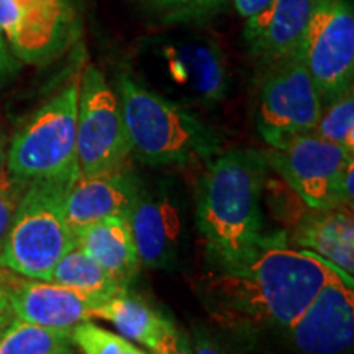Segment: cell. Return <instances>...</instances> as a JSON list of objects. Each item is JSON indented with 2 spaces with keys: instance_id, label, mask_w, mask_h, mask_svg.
Segmentation results:
<instances>
[{
  "instance_id": "obj_1",
  "label": "cell",
  "mask_w": 354,
  "mask_h": 354,
  "mask_svg": "<svg viewBox=\"0 0 354 354\" xmlns=\"http://www.w3.org/2000/svg\"><path fill=\"white\" fill-rule=\"evenodd\" d=\"M335 268L312 251L277 241L245 263L203 277V304L225 325L290 330Z\"/></svg>"
},
{
  "instance_id": "obj_2",
  "label": "cell",
  "mask_w": 354,
  "mask_h": 354,
  "mask_svg": "<svg viewBox=\"0 0 354 354\" xmlns=\"http://www.w3.org/2000/svg\"><path fill=\"white\" fill-rule=\"evenodd\" d=\"M263 153L228 149L207 162L197 184L196 220L207 254L216 268H230L253 258L282 240L264 233Z\"/></svg>"
},
{
  "instance_id": "obj_3",
  "label": "cell",
  "mask_w": 354,
  "mask_h": 354,
  "mask_svg": "<svg viewBox=\"0 0 354 354\" xmlns=\"http://www.w3.org/2000/svg\"><path fill=\"white\" fill-rule=\"evenodd\" d=\"M117 97L131 154L149 166H187L209 162L220 153V135L183 104L159 95L122 73Z\"/></svg>"
},
{
  "instance_id": "obj_4",
  "label": "cell",
  "mask_w": 354,
  "mask_h": 354,
  "mask_svg": "<svg viewBox=\"0 0 354 354\" xmlns=\"http://www.w3.org/2000/svg\"><path fill=\"white\" fill-rule=\"evenodd\" d=\"M74 179L26 184L0 251V266L26 279L48 281L57 261L76 246L64 215Z\"/></svg>"
},
{
  "instance_id": "obj_5",
  "label": "cell",
  "mask_w": 354,
  "mask_h": 354,
  "mask_svg": "<svg viewBox=\"0 0 354 354\" xmlns=\"http://www.w3.org/2000/svg\"><path fill=\"white\" fill-rule=\"evenodd\" d=\"M77 102L79 81L73 79L17 131L6 153L13 179L30 184L77 176Z\"/></svg>"
},
{
  "instance_id": "obj_6",
  "label": "cell",
  "mask_w": 354,
  "mask_h": 354,
  "mask_svg": "<svg viewBox=\"0 0 354 354\" xmlns=\"http://www.w3.org/2000/svg\"><path fill=\"white\" fill-rule=\"evenodd\" d=\"M131 145L117 92L94 66L79 81L76 158L77 174H109L125 169Z\"/></svg>"
},
{
  "instance_id": "obj_7",
  "label": "cell",
  "mask_w": 354,
  "mask_h": 354,
  "mask_svg": "<svg viewBox=\"0 0 354 354\" xmlns=\"http://www.w3.org/2000/svg\"><path fill=\"white\" fill-rule=\"evenodd\" d=\"M322 109L353 88L354 12L351 0H317L299 48Z\"/></svg>"
},
{
  "instance_id": "obj_8",
  "label": "cell",
  "mask_w": 354,
  "mask_h": 354,
  "mask_svg": "<svg viewBox=\"0 0 354 354\" xmlns=\"http://www.w3.org/2000/svg\"><path fill=\"white\" fill-rule=\"evenodd\" d=\"M263 156L310 209H344L342 180L353 154L342 146L305 133L269 146Z\"/></svg>"
},
{
  "instance_id": "obj_9",
  "label": "cell",
  "mask_w": 354,
  "mask_h": 354,
  "mask_svg": "<svg viewBox=\"0 0 354 354\" xmlns=\"http://www.w3.org/2000/svg\"><path fill=\"white\" fill-rule=\"evenodd\" d=\"M320 113V97L299 53L266 64L256 110V127L266 145L312 133Z\"/></svg>"
},
{
  "instance_id": "obj_10",
  "label": "cell",
  "mask_w": 354,
  "mask_h": 354,
  "mask_svg": "<svg viewBox=\"0 0 354 354\" xmlns=\"http://www.w3.org/2000/svg\"><path fill=\"white\" fill-rule=\"evenodd\" d=\"M74 32L76 17L68 0H0V33L25 63L55 59Z\"/></svg>"
},
{
  "instance_id": "obj_11",
  "label": "cell",
  "mask_w": 354,
  "mask_h": 354,
  "mask_svg": "<svg viewBox=\"0 0 354 354\" xmlns=\"http://www.w3.org/2000/svg\"><path fill=\"white\" fill-rule=\"evenodd\" d=\"M289 331L295 348L304 354L349 351L354 343L353 276L335 268Z\"/></svg>"
},
{
  "instance_id": "obj_12",
  "label": "cell",
  "mask_w": 354,
  "mask_h": 354,
  "mask_svg": "<svg viewBox=\"0 0 354 354\" xmlns=\"http://www.w3.org/2000/svg\"><path fill=\"white\" fill-rule=\"evenodd\" d=\"M166 86L180 99L215 105L227 97L230 74L223 53L210 39H177L156 51Z\"/></svg>"
},
{
  "instance_id": "obj_13",
  "label": "cell",
  "mask_w": 354,
  "mask_h": 354,
  "mask_svg": "<svg viewBox=\"0 0 354 354\" xmlns=\"http://www.w3.org/2000/svg\"><path fill=\"white\" fill-rule=\"evenodd\" d=\"M99 297L50 281H15L8 284V302L13 317L39 326L73 330L82 322L92 320Z\"/></svg>"
},
{
  "instance_id": "obj_14",
  "label": "cell",
  "mask_w": 354,
  "mask_h": 354,
  "mask_svg": "<svg viewBox=\"0 0 354 354\" xmlns=\"http://www.w3.org/2000/svg\"><path fill=\"white\" fill-rule=\"evenodd\" d=\"M141 187L125 169L74 177L64 196V215L73 232L110 216H128Z\"/></svg>"
},
{
  "instance_id": "obj_15",
  "label": "cell",
  "mask_w": 354,
  "mask_h": 354,
  "mask_svg": "<svg viewBox=\"0 0 354 354\" xmlns=\"http://www.w3.org/2000/svg\"><path fill=\"white\" fill-rule=\"evenodd\" d=\"M317 0H272L263 13L246 20L245 39L264 66L297 55Z\"/></svg>"
},
{
  "instance_id": "obj_16",
  "label": "cell",
  "mask_w": 354,
  "mask_h": 354,
  "mask_svg": "<svg viewBox=\"0 0 354 354\" xmlns=\"http://www.w3.org/2000/svg\"><path fill=\"white\" fill-rule=\"evenodd\" d=\"M128 221L141 266L167 268L176 258L183 227L176 202L161 190L141 189Z\"/></svg>"
},
{
  "instance_id": "obj_17",
  "label": "cell",
  "mask_w": 354,
  "mask_h": 354,
  "mask_svg": "<svg viewBox=\"0 0 354 354\" xmlns=\"http://www.w3.org/2000/svg\"><path fill=\"white\" fill-rule=\"evenodd\" d=\"M73 234L76 246L94 258L118 284H131L141 263L128 216H110L79 228Z\"/></svg>"
},
{
  "instance_id": "obj_18",
  "label": "cell",
  "mask_w": 354,
  "mask_h": 354,
  "mask_svg": "<svg viewBox=\"0 0 354 354\" xmlns=\"http://www.w3.org/2000/svg\"><path fill=\"white\" fill-rule=\"evenodd\" d=\"M294 238L304 250L322 256L323 259L353 276L354 221L351 210H313L299 221Z\"/></svg>"
},
{
  "instance_id": "obj_19",
  "label": "cell",
  "mask_w": 354,
  "mask_h": 354,
  "mask_svg": "<svg viewBox=\"0 0 354 354\" xmlns=\"http://www.w3.org/2000/svg\"><path fill=\"white\" fill-rule=\"evenodd\" d=\"M92 317L112 323L123 338L143 344L148 349L158 343L172 323L128 289L100 300Z\"/></svg>"
},
{
  "instance_id": "obj_20",
  "label": "cell",
  "mask_w": 354,
  "mask_h": 354,
  "mask_svg": "<svg viewBox=\"0 0 354 354\" xmlns=\"http://www.w3.org/2000/svg\"><path fill=\"white\" fill-rule=\"evenodd\" d=\"M48 281L99 299H107L128 289L118 284L94 258L84 253L77 246L69 250L57 261Z\"/></svg>"
},
{
  "instance_id": "obj_21",
  "label": "cell",
  "mask_w": 354,
  "mask_h": 354,
  "mask_svg": "<svg viewBox=\"0 0 354 354\" xmlns=\"http://www.w3.org/2000/svg\"><path fill=\"white\" fill-rule=\"evenodd\" d=\"M74 348L71 330L48 328L19 318L0 336V354H73Z\"/></svg>"
},
{
  "instance_id": "obj_22",
  "label": "cell",
  "mask_w": 354,
  "mask_h": 354,
  "mask_svg": "<svg viewBox=\"0 0 354 354\" xmlns=\"http://www.w3.org/2000/svg\"><path fill=\"white\" fill-rule=\"evenodd\" d=\"M320 138L342 146L348 153L354 154V94L353 88L330 102L322 109L320 118L315 127Z\"/></svg>"
},
{
  "instance_id": "obj_23",
  "label": "cell",
  "mask_w": 354,
  "mask_h": 354,
  "mask_svg": "<svg viewBox=\"0 0 354 354\" xmlns=\"http://www.w3.org/2000/svg\"><path fill=\"white\" fill-rule=\"evenodd\" d=\"M149 12L166 24L203 21L227 7L228 0H138Z\"/></svg>"
},
{
  "instance_id": "obj_24",
  "label": "cell",
  "mask_w": 354,
  "mask_h": 354,
  "mask_svg": "<svg viewBox=\"0 0 354 354\" xmlns=\"http://www.w3.org/2000/svg\"><path fill=\"white\" fill-rule=\"evenodd\" d=\"M71 335L74 346L82 354H122L128 344L127 338L100 328L91 320L74 326Z\"/></svg>"
},
{
  "instance_id": "obj_25",
  "label": "cell",
  "mask_w": 354,
  "mask_h": 354,
  "mask_svg": "<svg viewBox=\"0 0 354 354\" xmlns=\"http://www.w3.org/2000/svg\"><path fill=\"white\" fill-rule=\"evenodd\" d=\"M25 187L26 184L13 179L6 167L0 169V251Z\"/></svg>"
},
{
  "instance_id": "obj_26",
  "label": "cell",
  "mask_w": 354,
  "mask_h": 354,
  "mask_svg": "<svg viewBox=\"0 0 354 354\" xmlns=\"http://www.w3.org/2000/svg\"><path fill=\"white\" fill-rule=\"evenodd\" d=\"M149 351L151 354H194L187 335H184L174 323L167 326L158 343Z\"/></svg>"
},
{
  "instance_id": "obj_27",
  "label": "cell",
  "mask_w": 354,
  "mask_h": 354,
  "mask_svg": "<svg viewBox=\"0 0 354 354\" xmlns=\"http://www.w3.org/2000/svg\"><path fill=\"white\" fill-rule=\"evenodd\" d=\"M192 353L194 354H225L218 343L203 328L192 331Z\"/></svg>"
},
{
  "instance_id": "obj_28",
  "label": "cell",
  "mask_w": 354,
  "mask_h": 354,
  "mask_svg": "<svg viewBox=\"0 0 354 354\" xmlns=\"http://www.w3.org/2000/svg\"><path fill=\"white\" fill-rule=\"evenodd\" d=\"M234 8L245 20L253 19V17L263 13L266 8L272 3V0H233Z\"/></svg>"
},
{
  "instance_id": "obj_29",
  "label": "cell",
  "mask_w": 354,
  "mask_h": 354,
  "mask_svg": "<svg viewBox=\"0 0 354 354\" xmlns=\"http://www.w3.org/2000/svg\"><path fill=\"white\" fill-rule=\"evenodd\" d=\"M353 179H354V159L346 166L343 172L342 180V196H343V205L344 209H353V198H354V189H353Z\"/></svg>"
},
{
  "instance_id": "obj_30",
  "label": "cell",
  "mask_w": 354,
  "mask_h": 354,
  "mask_svg": "<svg viewBox=\"0 0 354 354\" xmlns=\"http://www.w3.org/2000/svg\"><path fill=\"white\" fill-rule=\"evenodd\" d=\"M12 277L0 281V313H12L10 302H8V284H10Z\"/></svg>"
},
{
  "instance_id": "obj_31",
  "label": "cell",
  "mask_w": 354,
  "mask_h": 354,
  "mask_svg": "<svg viewBox=\"0 0 354 354\" xmlns=\"http://www.w3.org/2000/svg\"><path fill=\"white\" fill-rule=\"evenodd\" d=\"M13 320V313H0V336H2L3 331L7 330V326L10 325Z\"/></svg>"
},
{
  "instance_id": "obj_32",
  "label": "cell",
  "mask_w": 354,
  "mask_h": 354,
  "mask_svg": "<svg viewBox=\"0 0 354 354\" xmlns=\"http://www.w3.org/2000/svg\"><path fill=\"white\" fill-rule=\"evenodd\" d=\"M6 167V138L0 133V169Z\"/></svg>"
},
{
  "instance_id": "obj_33",
  "label": "cell",
  "mask_w": 354,
  "mask_h": 354,
  "mask_svg": "<svg viewBox=\"0 0 354 354\" xmlns=\"http://www.w3.org/2000/svg\"><path fill=\"white\" fill-rule=\"evenodd\" d=\"M122 354H148V353L143 351V349L136 348L135 344H131L130 342H128V344L125 346V349H123Z\"/></svg>"
},
{
  "instance_id": "obj_34",
  "label": "cell",
  "mask_w": 354,
  "mask_h": 354,
  "mask_svg": "<svg viewBox=\"0 0 354 354\" xmlns=\"http://www.w3.org/2000/svg\"><path fill=\"white\" fill-rule=\"evenodd\" d=\"M3 63V41H2V33H0V64Z\"/></svg>"
},
{
  "instance_id": "obj_35",
  "label": "cell",
  "mask_w": 354,
  "mask_h": 354,
  "mask_svg": "<svg viewBox=\"0 0 354 354\" xmlns=\"http://www.w3.org/2000/svg\"><path fill=\"white\" fill-rule=\"evenodd\" d=\"M10 276L8 274H6V271H3V268L0 266V281H6V279H8Z\"/></svg>"
}]
</instances>
